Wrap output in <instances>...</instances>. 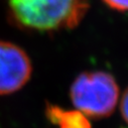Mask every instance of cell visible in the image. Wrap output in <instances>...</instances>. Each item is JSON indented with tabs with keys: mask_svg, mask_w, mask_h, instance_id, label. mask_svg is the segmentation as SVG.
I'll use <instances>...</instances> for the list:
<instances>
[{
	"mask_svg": "<svg viewBox=\"0 0 128 128\" xmlns=\"http://www.w3.org/2000/svg\"><path fill=\"white\" fill-rule=\"evenodd\" d=\"M119 96L114 78L105 72H85L71 87V99L75 107L89 117L103 118L113 113Z\"/></svg>",
	"mask_w": 128,
	"mask_h": 128,
	"instance_id": "cell-2",
	"label": "cell"
},
{
	"mask_svg": "<svg viewBox=\"0 0 128 128\" xmlns=\"http://www.w3.org/2000/svg\"><path fill=\"white\" fill-rule=\"evenodd\" d=\"M121 113L124 120L128 123V88L126 89L121 100Z\"/></svg>",
	"mask_w": 128,
	"mask_h": 128,
	"instance_id": "cell-6",
	"label": "cell"
},
{
	"mask_svg": "<svg viewBox=\"0 0 128 128\" xmlns=\"http://www.w3.org/2000/svg\"><path fill=\"white\" fill-rule=\"evenodd\" d=\"M106 5L117 11H128V0H103Z\"/></svg>",
	"mask_w": 128,
	"mask_h": 128,
	"instance_id": "cell-5",
	"label": "cell"
},
{
	"mask_svg": "<svg viewBox=\"0 0 128 128\" xmlns=\"http://www.w3.org/2000/svg\"><path fill=\"white\" fill-rule=\"evenodd\" d=\"M48 117L60 128H91L89 122L79 111H65L58 107L50 106L46 109Z\"/></svg>",
	"mask_w": 128,
	"mask_h": 128,
	"instance_id": "cell-4",
	"label": "cell"
},
{
	"mask_svg": "<svg viewBox=\"0 0 128 128\" xmlns=\"http://www.w3.org/2000/svg\"><path fill=\"white\" fill-rule=\"evenodd\" d=\"M11 21L18 27L52 32L78 26L89 9L88 0H8Z\"/></svg>",
	"mask_w": 128,
	"mask_h": 128,
	"instance_id": "cell-1",
	"label": "cell"
},
{
	"mask_svg": "<svg viewBox=\"0 0 128 128\" xmlns=\"http://www.w3.org/2000/svg\"><path fill=\"white\" fill-rule=\"evenodd\" d=\"M32 73L31 60L18 46L0 42V96L19 91Z\"/></svg>",
	"mask_w": 128,
	"mask_h": 128,
	"instance_id": "cell-3",
	"label": "cell"
}]
</instances>
